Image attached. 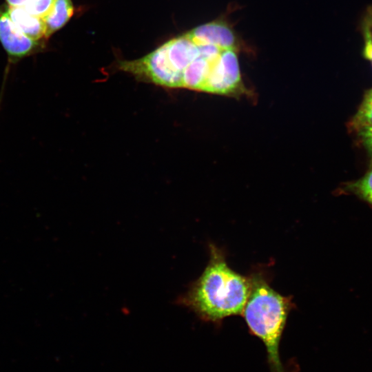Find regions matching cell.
I'll return each mask as SVG.
<instances>
[{"instance_id":"5","label":"cell","mask_w":372,"mask_h":372,"mask_svg":"<svg viewBox=\"0 0 372 372\" xmlns=\"http://www.w3.org/2000/svg\"><path fill=\"white\" fill-rule=\"evenodd\" d=\"M187 34L196 43L214 44L223 48L238 49L239 47L236 33L222 20L201 25Z\"/></svg>"},{"instance_id":"4","label":"cell","mask_w":372,"mask_h":372,"mask_svg":"<svg viewBox=\"0 0 372 372\" xmlns=\"http://www.w3.org/2000/svg\"><path fill=\"white\" fill-rule=\"evenodd\" d=\"M0 42L12 63L42 49L40 41L29 38L16 28L9 17L8 6L0 7Z\"/></svg>"},{"instance_id":"3","label":"cell","mask_w":372,"mask_h":372,"mask_svg":"<svg viewBox=\"0 0 372 372\" xmlns=\"http://www.w3.org/2000/svg\"><path fill=\"white\" fill-rule=\"evenodd\" d=\"M236 48L225 49L214 63L203 92L221 94H242L243 87Z\"/></svg>"},{"instance_id":"2","label":"cell","mask_w":372,"mask_h":372,"mask_svg":"<svg viewBox=\"0 0 372 372\" xmlns=\"http://www.w3.org/2000/svg\"><path fill=\"white\" fill-rule=\"evenodd\" d=\"M249 276L250 291L242 316L249 331L264 343L271 371L284 372L278 349L293 305L292 298L276 291L263 275L256 273Z\"/></svg>"},{"instance_id":"12","label":"cell","mask_w":372,"mask_h":372,"mask_svg":"<svg viewBox=\"0 0 372 372\" xmlns=\"http://www.w3.org/2000/svg\"><path fill=\"white\" fill-rule=\"evenodd\" d=\"M355 132L363 146L372 156V128L361 129Z\"/></svg>"},{"instance_id":"10","label":"cell","mask_w":372,"mask_h":372,"mask_svg":"<svg viewBox=\"0 0 372 372\" xmlns=\"http://www.w3.org/2000/svg\"><path fill=\"white\" fill-rule=\"evenodd\" d=\"M361 30L364 40L362 55L372 65V6L365 10L361 21Z\"/></svg>"},{"instance_id":"9","label":"cell","mask_w":372,"mask_h":372,"mask_svg":"<svg viewBox=\"0 0 372 372\" xmlns=\"http://www.w3.org/2000/svg\"><path fill=\"white\" fill-rule=\"evenodd\" d=\"M344 189L372 205V167L360 179L347 183Z\"/></svg>"},{"instance_id":"13","label":"cell","mask_w":372,"mask_h":372,"mask_svg":"<svg viewBox=\"0 0 372 372\" xmlns=\"http://www.w3.org/2000/svg\"><path fill=\"white\" fill-rule=\"evenodd\" d=\"M8 7H23L30 0H6Z\"/></svg>"},{"instance_id":"6","label":"cell","mask_w":372,"mask_h":372,"mask_svg":"<svg viewBox=\"0 0 372 372\" xmlns=\"http://www.w3.org/2000/svg\"><path fill=\"white\" fill-rule=\"evenodd\" d=\"M9 17L16 28L29 38L40 41L45 38L43 19L29 13L23 7H8Z\"/></svg>"},{"instance_id":"1","label":"cell","mask_w":372,"mask_h":372,"mask_svg":"<svg viewBox=\"0 0 372 372\" xmlns=\"http://www.w3.org/2000/svg\"><path fill=\"white\" fill-rule=\"evenodd\" d=\"M209 260L201 275L177 300L204 321L220 322L242 315L249 297L251 279L232 269L224 252L210 244Z\"/></svg>"},{"instance_id":"11","label":"cell","mask_w":372,"mask_h":372,"mask_svg":"<svg viewBox=\"0 0 372 372\" xmlns=\"http://www.w3.org/2000/svg\"><path fill=\"white\" fill-rule=\"evenodd\" d=\"M54 0H30L23 8L31 14L44 19L51 10Z\"/></svg>"},{"instance_id":"8","label":"cell","mask_w":372,"mask_h":372,"mask_svg":"<svg viewBox=\"0 0 372 372\" xmlns=\"http://www.w3.org/2000/svg\"><path fill=\"white\" fill-rule=\"evenodd\" d=\"M350 127L355 132L364 128H372V88L368 90L350 122Z\"/></svg>"},{"instance_id":"7","label":"cell","mask_w":372,"mask_h":372,"mask_svg":"<svg viewBox=\"0 0 372 372\" xmlns=\"http://www.w3.org/2000/svg\"><path fill=\"white\" fill-rule=\"evenodd\" d=\"M74 13L71 0H54L48 14L43 19L45 27V38L63 27Z\"/></svg>"}]
</instances>
